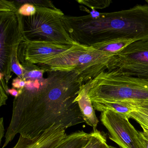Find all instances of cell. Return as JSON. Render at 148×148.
Returning <instances> with one entry per match:
<instances>
[{"mask_svg":"<svg viewBox=\"0 0 148 148\" xmlns=\"http://www.w3.org/2000/svg\"><path fill=\"white\" fill-rule=\"evenodd\" d=\"M26 81L18 90L13 105L11 122L1 148H5L18 134L34 138L53 126L65 129L85 123L75 99L83 84L78 76L71 82Z\"/></svg>","mask_w":148,"mask_h":148,"instance_id":"1","label":"cell"},{"mask_svg":"<svg viewBox=\"0 0 148 148\" xmlns=\"http://www.w3.org/2000/svg\"><path fill=\"white\" fill-rule=\"evenodd\" d=\"M84 11L90 14L61 17L66 32L76 44L92 46L119 39L148 40V5L110 13L86 8Z\"/></svg>","mask_w":148,"mask_h":148,"instance_id":"2","label":"cell"},{"mask_svg":"<svg viewBox=\"0 0 148 148\" xmlns=\"http://www.w3.org/2000/svg\"><path fill=\"white\" fill-rule=\"evenodd\" d=\"M92 103H148V80L105 71L88 82Z\"/></svg>","mask_w":148,"mask_h":148,"instance_id":"3","label":"cell"},{"mask_svg":"<svg viewBox=\"0 0 148 148\" xmlns=\"http://www.w3.org/2000/svg\"><path fill=\"white\" fill-rule=\"evenodd\" d=\"M112 56L92 46L76 44L53 59L38 65L45 71H75L78 75L79 81L82 84L106 71Z\"/></svg>","mask_w":148,"mask_h":148,"instance_id":"4","label":"cell"},{"mask_svg":"<svg viewBox=\"0 0 148 148\" xmlns=\"http://www.w3.org/2000/svg\"><path fill=\"white\" fill-rule=\"evenodd\" d=\"M37 12L31 16H22L23 34L26 41L55 42L76 45L65 29L61 17L64 14L55 8L35 6Z\"/></svg>","mask_w":148,"mask_h":148,"instance_id":"5","label":"cell"},{"mask_svg":"<svg viewBox=\"0 0 148 148\" xmlns=\"http://www.w3.org/2000/svg\"><path fill=\"white\" fill-rule=\"evenodd\" d=\"M1 74L8 84L11 78L12 58L18 55L20 45L25 41L22 15L14 1H1Z\"/></svg>","mask_w":148,"mask_h":148,"instance_id":"6","label":"cell"},{"mask_svg":"<svg viewBox=\"0 0 148 148\" xmlns=\"http://www.w3.org/2000/svg\"><path fill=\"white\" fill-rule=\"evenodd\" d=\"M106 71L148 80V40L135 41L112 56Z\"/></svg>","mask_w":148,"mask_h":148,"instance_id":"7","label":"cell"},{"mask_svg":"<svg viewBox=\"0 0 148 148\" xmlns=\"http://www.w3.org/2000/svg\"><path fill=\"white\" fill-rule=\"evenodd\" d=\"M129 119L113 111L101 112L100 120L109 133V138L121 148H146Z\"/></svg>","mask_w":148,"mask_h":148,"instance_id":"8","label":"cell"},{"mask_svg":"<svg viewBox=\"0 0 148 148\" xmlns=\"http://www.w3.org/2000/svg\"><path fill=\"white\" fill-rule=\"evenodd\" d=\"M73 46V45H72ZM72 46L55 42L23 41L18 50V59L34 64H42L53 59Z\"/></svg>","mask_w":148,"mask_h":148,"instance_id":"9","label":"cell"},{"mask_svg":"<svg viewBox=\"0 0 148 148\" xmlns=\"http://www.w3.org/2000/svg\"><path fill=\"white\" fill-rule=\"evenodd\" d=\"M67 136L63 126H53L35 137L20 136L13 148H56Z\"/></svg>","mask_w":148,"mask_h":148,"instance_id":"10","label":"cell"},{"mask_svg":"<svg viewBox=\"0 0 148 148\" xmlns=\"http://www.w3.org/2000/svg\"><path fill=\"white\" fill-rule=\"evenodd\" d=\"M89 90L90 86L88 82L83 84L80 86L75 102H77L78 104L85 123L92 127L93 130H97L99 120L88 95Z\"/></svg>","mask_w":148,"mask_h":148,"instance_id":"11","label":"cell"},{"mask_svg":"<svg viewBox=\"0 0 148 148\" xmlns=\"http://www.w3.org/2000/svg\"><path fill=\"white\" fill-rule=\"evenodd\" d=\"M95 110L101 112L106 110L113 111L130 119V114L135 109L125 102H102L92 103Z\"/></svg>","mask_w":148,"mask_h":148,"instance_id":"12","label":"cell"},{"mask_svg":"<svg viewBox=\"0 0 148 148\" xmlns=\"http://www.w3.org/2000/svg\"><path fill=\"white\" fill-rule=\"evenodd\" d=\"M90 133L78 131L67 135L56 148H84L90 139Z\"/></svg>","mask_w":148,"mask_h":148,"instance_id":"13","label":"cell"},{"mask_svg":"<svg viewBox=\"0 0 148 148\" xmlns=\"http://www.w3.org/2000/svg\"><path fill=\"white\" fill-rule=\"evenodd\" d=\"M135 41L136 40L133 39H119L96 44L92 47L99 51L113 56Z\"/></svg>","mask_w":148,"mask_h":148,"instance_id":"14","label":"cell"},{"mask_svg":"<svg viewBox=\"0 0 148 148\" xmlns=\"http://www.w3.org/2000/svg\"><path fill=\"white\" fill-rule=\"evenodd\" d=\"M21 65L24 69L23 79L25 81H35L41 80L43 78L45 70L28 61H24Z\"/></svg>","mask_w":148,"mask_h":148,"instance_id":"15","label":"cell"},{"mask_svg":"<svg viewBox=\"0 0 148 148\" xmlns=\"http://www.w3.org/2000/svg\"><path fill=\"white\" fill-rule=\"evenodd\" d=\"M84 148H112L107 143L106 138L99 131L93 130L88 143Z\"/></svg>","mask_w":148,"mask_h":148,"instance_id":"16","label":"cell"},{"mask_svg":"<svg viewBox=\"0 0 148 148\" xmlns=\"http://www.w3.org/2000/svg\"><path fill=\"white\" fill-rule=\"evenodd\" d=\"M130 118L135 120L140 125L144 132L148 133V115L135 110L130 114Z\"/></svg>","mask_w":148,"mask_h":148,"instance_id":"17","label":"cell"},{"mask_svg":"<svg viewBox=\"0 0 148 148\" xmlns=\"http://www.w3.org/2000/svg\"><path fill=\"white\" fill-rule=\"evenodd\" d=\"M78 2L85 5L92 9H104L108 7L112 1L111 0H99V1H78Z\"/></svg>","mask_w":148,"mask_h":148,"instance_id":"18","label":"cell"},{"mask_svg":"<svg viewBox=\"0 0 148 148\" xmlns=\"http://www.w3.org/2000/svg\"><path fill=\"white\" fill-rule=\"evenodd\" d=\"M21 5L18 8L19 14L23 16H31L34 15L37 12L36 7L27 1H21Z\"/></svg>","mask_w":148,"mask_h":148,"instance_id":"19","label":"cell"},{"mask_svg":"<svg viewBox=\"0 0 148 148\" xmlns=\"http://www.w3.org/2000/svg\"><path fill=\"white\" fill-rule=\"evenodd\" d=\"M12 71L16 74L18 77L23 79L24 69L20 62L18 55H14L12 58Z\"/></svg>","mask_w":148,"mask_h":148,"instance_id":"20","label":"cell"},{"mask_svg":"<svg viewBox=\"0 0 148 148\" xmlns=\"http://www.w3.org/2000/svg\"><path fill=\"white\" fill-rule=\"evenodd\" d=\"M132 106L135 110L148 115V103L125 102Z\"/></svg>","mask_w":148,"mask_h":148,"instance_id":"21","label":"cell"},{"mask_svg":"<svg viewBox=\"0 0 148 148\" xmlns=\"http://www.w3.org/2000/svg\"><path fill=\"white\" fill-rule=\"evenodd\" d=\"M26 81L17 77L13 80L12 86L14 88H17L18 90H22L26 85Z\"/></svg>","mask_w":148,"mask_h":148,"instance_id":"22","label":"cell"},{"mask_svg":"<svg viewBox=\"0 0 148 148\" xmlns=\"http://www.w3.org/2000/svg\"><path fill=\"white\" fill-rule=\"evenodd\" d=\"M140 138L145 148H148V133L145 132H139Z\"/></svg>","mask_w":148,"mask_h":148,"instance_id":"23","label":"cell"},{"mask_svg":"<svg viewBox=\"0 0 148 148\" xmlns=\"http://www.w3.org/2000/svg\"><path fill=\"white\" fill-rule=\"evenodd\" d=\"M1 127H0V141L1 142L2 141V138H3L4 135V120H3V118H1Z\"/></svg>","mask_w":148,"mask_h":148,"instance_id":"24","label":"cell"},{"mask_svg":"<svg viewBox=\"0 0 148 148\" xmlns=\"http://www.w3.org/2000/svg\"><path fill=\"white\" fill-rule=\"evenodd\" d=\"M8 92L9 93L14 96L15 97H17L19 95V92L18 90H15L14 88H13L10 90H8Z\"/></svg>","mask_w":148,"mask_h":148,"instance_id":"25","label":"cell"},{"mask_svg":"<svg viewBox=\"0 0 148 148\" xmlns=\"http://www.w3.org/2000/svg\"><path fill=\"white\" fill-rule=\"evenodd\" d=\"M145 2L147 3V5H148V0H145Z\"/></svg>","mask_w":148,"mask_h":148,"instance_id":"26","label":"cell"},{"mask_svg":"<svg viewBox=\"0 0 148 148\" xmlns=\"http://www.w3.org/2000/svg\"></svg>","mask_w":148,"mask_h":148,"instance_id":"27","label":"cell"}]
</instances>
